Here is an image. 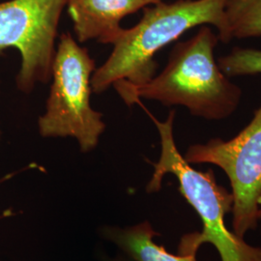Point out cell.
<instances>
[{
	"label": "cell",
	"instance_id": "obj_1",
	"mask_svg": "<svg viewBox=\"0 0 261 261\" xmlns=\"http://www.w3.org/2000/svg\"><path fill=\"white\" fill-rule=\"evenodd\" d=\"M219 40L209 25H200L195 36L173 47L158 75L145 84L117 82L113 86L127 106L140 99L154 100L168 107L183 106L206 120L225 119L238 109L242 91L215 60Z\"/></svg>",
	"mask_w": 261,
	"mask_h": 261
},
{
	"label": "cell",
	"instance_id": "obj_2",
	"mask_svg": "<svg viewBox=\"0 0 261 261\" xmlns=\"http://www.w3.org/2000/svg\"><path fill=\"white\" fill-rule=\"evenodd\" d=\"M226 0H177L144 8L138 24L123 28L111 56L92 75V91L102 93L117 82L145 84L156 73L155 55L191 28L213 25L219 39L232 37L224 13Z\"/></svg>",
	"mask_w": 261,
	"mask_h": 261
},
{
	"label": "cell",
	"instance_id": "obj_3",
	"mask_svg": "<svg viewBox=\"0 0 261 261\" xmlns=\"http://www.w3.org/2000/svg\"><path fill=\"white\" fill-rule=\"evenodd\" d=\"M155 123L161 140V156L153 163L154 173L146 187L148 193H156L162 188L163 178L173 174L179 182V191L199 216L203 228L201 232L187 234L181 238L179 253L197 252L204 244H212L222 261H261V248L253 247L230 231L224 222L232 211L233 196L217 183L212 170L198 171L178 151L173 136L175 112L171 111L166 121H159L149 114Z\"/></svg>",
	"mask_w": 261,
	"mask_h": 261
},
{
	"label": "cell",
	"instance_id": "obj_4",
	"mask_svg": "<svg viewBox=\"0 0 261 261\" xmlns=\"http://www.w3.org/2000/svg\"><path fill=\"white\" fill-rule=\"evenodd\" d=\"M95 61L86 47L67 32L61 34L51 69L53 83L47 108L38 127L43 138H74L90 152L106 130L103 114L91 107Z\"/></svg>",
	"mask_w": 261,
	"mask_h": 261
},
{
	"label": "cell",
	"instance_id": "obj_5",
	"mask_svg": "<svg viewBox=\"0 0 261 261\" xmlns=\"http://www.w3.org/2000/svg\"><path fill=\"white\" fill-rule=\"evenodd\" d=\"M69 0H10L0 3V55L8 47L20 54L16 77L22 93L51 77L61 14Z\"/></svg>",
	"mask_w": 261,
	"mask_h": 261
},
{
	"label": "cell",
	"instance_id": "obj_6",
	"mask_svg": "<svg viewBox=\"0 0 261 261\" xmlns=\"http://www.w3.org/2000/svg\"><path fill=\"white\" fill-rule=\"evenodd\" d=\"M184 158L189 164H212L225 172L232 189L234 233L244 238L257 227L261 209V106L235 138L191 145Z\"/></svg>",
	"mask_w": 261,
	"mask_h": 261
},
{
	"label": "cell",
	"instance_id": "obj_7",
	"mask_svg": "<svg viewBox=\"0 0 261 261\" xmlns=\"http://www.w3.org/2000/svg\"><path fill=\"white\" fill-rule=\"evenodd\" d=\"M163 0H69L68 12L80 43L96 40L113 45L123 28L122 19Z\"/></svg>",
	"mask_w": 261,
	"mask_h": 261
},
{
	"label": "cell",
	"instance_id": "obj_8",
	"mask_svg": "<svg viewBox=\"0 0 261 261\" xmlns=\"http://www.w3.org/2000/svg\"><path fill=\"white\" fill-rule=\"evenodd\" d=\"M102 233L134 261H196V252L176 255L157 245L154 237L159 233L148 222L125 228L106 226Z\"/></svg>",
	"mask_w": 261,
	"mask_h": 261
},
{
	"label": "cell",
	"instance_id": "obj_9",
	"mask_svg": "<svg viewBox=\"0 0 261 261\" xmlns=\"http://www.w3.org/2000/svg\"><path fill=\"white\" fill-rule=\"evenodd\" d=\"M224 13L232 39L261 37V0H226Z\"/></svg>",
	"mask_w": 261,
	"mask_h": 261
},
{
	"label": "cell",
	"instance_id": "obj_10",
	"mask_svg": "<svg viewBox=\"0 0 261 261\" xmlns=\"http://www.w3.org/2000/svg\"><path fill=\"white\" fill-rule=\"evenodd\" d=\"M218 65L228 77L260 74L261 49L234 47L230 54L219 58Z\"/></svg>",
	"mask_w": 261,
	"mask_h": 261
},
{
	"label": "cell",
	"instance_id": "obj_11",
	"mask_svg": "<svg viewBox=\"0 0 261 261\" xmlns=\"http://www.w3.org/2000/svg\"><path fill=\"white\" fill-rule=\"evenodd\" d=\"M109 261H134L132 258H130V256H128L126 253H124V252H122L121 254H118L116 257H114V258H112L111 260Z\"/></svg>",
	"mask_w": 261,
	"mask_h": 261
},
{
	"label": "cell",
	"instance_id": "obj_12",
	"mask_svg": "<svg viewBox=\"0 0 261 261\" xmlns=\"http://www.w3.org/2000/svg\"><path fill=\"white\" fill-rule=\"evenodd\" d=\"M259 220H261V209H260V212H259Z\"/></svg>",
	"mask_w": 261,
	"mask_h": 261
},
{
	"label": "cell",
	"instance_id": "obj_13",
	"mask_svg": "<svg viewBox=\"0 0 261 261\" xmlns=\"http://www.w3.org/2000/svg\"><path fill=\"white\" fill-rule=\"evenodd\" d=\"M0 138H1V130H0Z\"/></svg>",
	"mask_w": 261,
	"mask_h": 261
}]
</instances>
